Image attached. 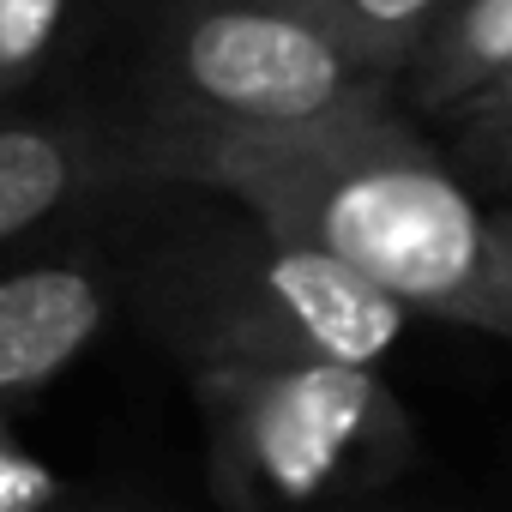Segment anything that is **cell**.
Wrapping results in <instances>:
<instances>
[{
    "label": "cell",
    "instance_id": "6da1fadb",
    "mask_svg": "<svg viewBox=\"0 0 512 512\" xmlns=\"http://www.w3.org/2000/svg\"><path fill=\"white\" fill-rule=\"evenodd\" d=\"M145 187H193L314 247L404 314L512 344V266L470 187L386 109V91L284 133H139Z\"/></svg>",
    "mask_w": 512,
    "mask_h": 512
},
{
    "label": "cell",
    "instance_id": "7a4b0ae2",
    "mask_svg": "<svg viewBox=\"0 0 512 512\" xmlns=\"http://www.w3.org/2000/svg\"><path fill=\"white\" fill-rule=\"evenodd\" d=\"M133 314L187 374L241 362L380 368L410 326L392 296L211 193L169 211L133 253Z\"/></svg>",
    "mask_w": 512,
    "mask_h": 512
},
{
    "label": "cell",
    "instance_id": "3957f363",
    "mask_svg": "<svg viewBox=\"0 0 512 512\" xmlns=\"http://www.w3.org/2000/svg\"><path fill=\"white\" fill-rule=\"evenodd\" d=\"M193 404L223 512H314L392 482L416 458V428L380 368H193Z\"/></svg>",
    "mask_w": 512,
    "mask_h": 512
},
{
    "label": "cell",
    "instance_id": "277c9868",
    "mask_svg": "<svg viewBox=\"0 0 512 512\" xmlns=\"http://www.w3.org/2000/svg\"><path fill=\"white\" fill-rule=\"evenodd\" d=\"M380 91L308 0H181L151 49L139 133H284Z\"/></svg>",
    "mask_w": 512,
    "mask_h": 512
},
{
    "label": "cell",
    "instance_id": "5b68a950",
    "mask_svg": "<svg viewBox=\"0 0 512 512\" xmlns=\"http://www.w3.org/2000/svg\"><path fill=\"white\" fill-rule=\"evenodd\" d=\"M109 187H145L133 127L103 133L85 121H0V247Z\"/></svg>",
    "mask_w": 512,
    "mask_h": 512
},
{
    "label": "cell",
    "instance_id": "8992f818",
    "mask_svg": "<svg viewBox=\"0 0 512 512\" xmlns=\"http://www.w3.org/2000/svg\"><path fill=\"white\" fill-rule=\"evenodd\" d=\"M109 284L79 260H43L0 278V410L61 380L103 332Z\"/></svg>",
    "mask_w": 512,
    "mask_h": 512
},
{
    "label": "cell",
    "instance_id": "52a82bcc",
    "mask_svg": "<svg viewBox=\"0 0 512 512\" xmlns=\"http://www.w3.org/2000/svg\"><path fill=\"white\" fill-rule=\"evenodd\" d=\"M512 73V0H452L404 67V91L422 115L452 121Z\"/></svg>",
    "mask_w": 512,
    "mask_h": 512
},
{
    "label": "cell",
    "instance_id": "ba28073f",
    "mask_svg": "<svg viewBox=\"0 0 512 512\" xmlns=\"http://www.w3.org/2000/svg\"><path fill=\"white\" fill-rule=\"evenodd\" d=\"M308 7L332 25V37L356 55V67L386 85L404 79L410 55L422 49V37L440 25L452 0H308Z\"/></svg>",
    "mask_w": 512,
    "mask_h": 512
},
{
    "label": "cell",
    "instance_id": "9c48e42d",
    "mask_svg": "<svg viewBox=\"0 0 512 512\" xmlns=\"http://www.w3.org/2000/svg\"><path fill=\"white\" fill-rule=\"evenodd\" d=\"M73 0H0V97L37 79Z\"/></svg>",
    "mask_w": 512,
    "mask_h": 512
},
{
    "label": "cell",
    "instance_id": "30bf717a",
    "mask_svg": "<svg viewBox=\"0 0 512 512\" xmlns=\"http://www.w3.org/2000/svg\"><path fill=\"white\" fill-rule=\"evenodd\" d=\"M67 482L13 434L7 410H0V512H61Z\"/></svg>",
    "mask_w": 512,
    "mask_h": 512
},
{
    "label": "cell",
    "instance_id": "8fae6325",
    "mask_svg": "<svg viewBox=\"0 0 512 512\" xmlns=\"http://www.w3.org/2000/svg\"><path fill=\"white\" fill-rule=\"evenodd\" d=\"M458 157H464L470 169H482L488 181H506V187H512V115L458 121Z\"/></svg>",
    "mask_w": 512,
    "mask_h": 512
},
{
    "label": "cell",
    "instance_id": "7c38bea8",
    "mask_svg": "<svg viewBox=\"0 0 512 512\" xmlns=\"http://www.w3.org/2000/svg\"><path fill=\"white\" fill-rule=\"evenodd\" d=\"M494 115H512V73H506V79H500L494 91H482V97H476L470 109H458L452 121H494Z\"/></svg>",
    "mask_w": 512,
    "mask_h": 512
},
{
    "label": "cell",
    "instance_id": "4fadbf2b",
    "mask_svg": "<svg viewBox=\"0 0 512 512\" xmlns=\"http://www.w3.org/2000/svg\"><path fill=\"white\" fill-rule=\"evenodd\" d=\"M488 217H494V241H500L506 266H512V205H506V211H488Z\"/></svg>",
    "mask_w": 512,
    "mask_h": 512
}]
</instances>
